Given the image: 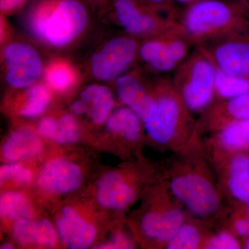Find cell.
I'll return each mask as SVG.
<instances>
[{"instance_id":"38","label":"cell","mask_w":249,"mask_h":249,"mask_svg":"<svg viewBox=\"0 0 249 249\" xmlns=\"http://www.w3.org/2000/svg\"><path fill=\"white\" fill-rule=\"evenodd\" d=\"M71 110L73 114L76 115H84L86 114V109H85L84 103L81 100L77 101L72 104Z\"/></svg>"},{"instance_id":"13","label":"cell","mask_w":249,"mask_h":249,"mask_svg":"<svg viewBox=\"0 0 249 249\" xmlns=\"http://www.w3.org/2000/svg\"><path fill=\"white\" fill-rule=\"evenodd\" d=\"M83 181L81 170L65 159H53L47 162L37 177L41 189L49 193L65 194L76 191Z\"/></svg>"},{"instance_id":"35","label":"cell","mask_w":249,"mask_h":249,"mask_svg":"<svg viewBox=\"0 0 249 249\" xmlns=\"http://www.w3.org/2000/svg\"><path fill=\"white\" fill-rule=\"evenodd\" d=\"M139 2L155 8L173 7L174 0H137ZM175 7V6H174Z\"/></svg>"},{"instance_id":"28","label":"cell","mask_w":249,"mask_h":249,"mask_svg":"<svg viewBox=\"0 0 249 249\" xmlns=\"http://www.w3.org/2000/svg\"><path fill=\"white\" fill-rule=\"evenodd\" d=\"M31 178V170L17 163L3 165L0 170L1 185L6 181H13L17 184L25 186L30 183Z\"/></svg>"},{"instance_id":"4","label":"cell","mask_w":249,"mask_h":249,"mask_svg":"<svg viewBox=\"0 0 249 249\" xmlns=\"http://www.w3.org/2000/svg\"><path fill=\"white\" fill-rule=\"evenodd\" d=\"M216 67L196 47L173 72L174 86L192 114H203L214 101Z\"/></svg>"},{"instance_id":"40","label":"cell","mask_w":249,"mask_h":249,"mask_svg":"<svg viewBox=\"0 0 249 249\" xmlns=\"http://www.w3.org/2000/svg\"><path fill=\"white\" fill-rule=\"evenodd\" d=\"M245 248L249 249V237H247L245 242Z\"/></svg>"},{"instance_id":"30","label":"cell","mask_w":249,"mask_h":249,"mask_svg":"<svg viewBox=\"0 0 249 249\" xmlns=\"http://www.w3.org/2000/svg\"><path fill=\"white\" fill-rule=\"evenodd\" d=\"M241 245L235 235L227 230L220 231L213 235H209L203 249H237Z\"/></svg>"},{"instance_id":"9","label":"cell","mask_w":249,"mask_h":249,"mask_svg":"<svg viewBox=\"0 0 249 249\" xmlns=\"http://www.w3.org/2000/svg\"><path fill=\"white\" fill-rule=\"evenodd\" d=\"M139 46L132 36L111 39L91 58L93 76L103 81L120 76L138 57Z\"/></svg>"},{"instance_id":"41","label":"cell","mask_w":249,"mask_h":249,"mask_svg":"<svg viewBox=\"0 0 249 249\" xmlns=\"http://www.w3.org/2000/svg\"><path fill=\"white\" fill-rule=\"evenodd\" d=\"M247 215L249 217V204L248 205V208L247 210Z\"/></svg>"},{"instance_id":"26","label":"cell","mask_w":249,"mask_h":249,"mask_svg":"<svg viewBox=\"0 0 249 249\" xmlns=\"http://www.w3.org/2000/svg\"><path fill=\"white\" fill-rule=\"evenodd\" d=\"M50 101V94L43 85L31 87L28 90L25 103L19 111L20 115L27 118H34L44 112Z\"/></svg>"},{"instance_id":"8","label":"cell","mask_w":249,"mask_h":249,"mask_svg":"<svg viewBox=\"0 0 249 249\" xmlns=\"http://www.w3.org/2000/svg\"><path fill=\"white\" fill-rule=\"evenodd\" d=\"M88 19L85 5L79 0H52L45 39L56 47L68 45L84 31Z\"/></svg>"},{"instance_id":"39","label":"cell","mask_w":249,"mask_h":249,"mask_svg":"<svg viewBox=\"0 0 249 249\" xmlns=\"http://www.w3.org/2000/svg\"><path fill=\"white\" fill-rule=\"evenodd\" d=\"M1 249H14V246L11 245V244H4L1 247Z\"/></svg>"},{"instance_id":"2","label":"cell","mask_w":249,"mask_h":249,"mask_svg":"<svg viewBox=\"0 0 249 249\" xmlns=\"http://www.w3.org/2000/svg\"><path fill=\"white\" fill-rule=\"evenodd\" d=\"M155 107L143 127L154 142L181 152L198 145L196 121L174 86L172 78H161L154 85Z\"/></svg>"},{"instance_id":"18","label":"cell","mask_w":249,"mask_h":249,"mask_svg":"<svg viewBox=\"0 0 249 249\" xmlns=\"http://www.w3.org/2000/svg\"><path fill=\"white\" fill-rule=\"evenodd\" d=\"M213 133L211 146L214 160L249 149V119L232 121Z\"/></svg>"},{"instance_id":"16","label":"cell","mask_w":249,"mask_h":249,"mask_svg":"<svg viewBox=\"0 0 249 249\" xmlns=\"http://www.w3.org/2000/svg\"><path fill=\"white\" fill-rule=\"evenodd\" d=\"M60 240L69 248L84 249L92 245L96 229L83 219L75 210L65 207L56 223Z\"/></svg>"},{"instance_id":"7","label":"cell","mask_w":249,"mask_h":249,"mask_svg":"<svg viewBox=\"0 0 249 249\" xmlns=\"http://www.w3.org/2000/svg\"><path fill=\"white\" fill-rule=\"evenodd\" d=\"M214 66L234 76L249 78V29L198 46Z\"/></svg>"},{"instance_id":"32","label":"cell","mask_w":249,"mask_h":249,"mask_svg":"<svg viewBox=\"0 0 249 249\" xmlns=\"http://www.w3.org/2000/svg\"><path fill=\"white\" fill-rule=\"evenodd\" d=\"M57 123L58 120H55L54 118L46 117L39 123L37 132L42 137L52 140L56 129Z\"/></svg>"},{"instance_id":"23","label":"cell","mask_w":249,"mask_h":249,"mask_svg":"<svg viewBox=\"0 0 249 249\" xmlns=\"http://www.w3.org/2000/svg\"><path fill=\"white\" fill-rule=\"evenodd\" d=\"M0 213L1 217L9 220L29 219L34 216V209L24 194L9 191L1 195L0 197Z\"/></svg>"},{"instance_id":"36","label":"cell","mask_w":249,"mask_h":249,"mask_svg":"<svg viewBox=\"0 0 249 249\" xmlns=\"http://www.w3.org/2000/svg\"><path fill=\"white\" fill-rule=\"evenodd\" d=\"M229 1L235 4L244 16L249 19V0H229Z\"/></svg>"},{"instance_id":"33","label":"cell","mask_w":249,"mask_h":249,"mask_svg":"<svg viewBox=\"0 0 249 249\" xmlns=\"http://www.w3.org/2000/svg\"><path fill=\"white\" fill-rule=\"evenodd\" d=\"M232 231L234 235L240 237H249V217H238L235 218L232 223Z\"/></svg>"},{"instance_id":"1","label":"cell","mask_w":249,"mask_h":249,"mask_svg":"<svg viewBox=\"0 0 249 249\" xmlns=\"http://www.w3.org/2000/svg\"><path fill=\"white\" fill-rule=\"evenodd\" d=\"M201 152L197 145L180 152L183 160L170 170L168 188L189 213L203 222L219 216L222 200Z\"/></svg>"},{"instance_id":"37","label":"cell","mask_w":249,"mask_h":249,"mask_svg":"<svg viewBox=\"0 0 249 249\" xmlns=\"http://www.w3.org/2000/svg\"><path fill=\"white\" fill-rule=\"evenodd\" d=\"M199 1H201V0H174L173 5L178 10L180 14L181 11H183L187 6L197 2Z\"/></svg>"},{"instance_id":"10","label":"cell","mask_w":249,"mask_h":249,"mask_svg":"<svg viewBox=\"0 0 249 249\" xmlns=\"http://www.w3.org/2000/svg\"><path fill=\"white\" fill-rule=\"evenodd\" d=\"M176 198L170 192L160 207L148 211L141 222L142 235L166 247L178 229L186 222V215Z\"/></svg>"},{"instance_id":"5","label":"cell","mask_w":249,"mask_h":249,"mask_svg":"<svg viewBox=\"0 0 249 249\" xmlns=\"http://www.w3.org/2000/svg\"><path fill=\"white\" fill-rule=\"evenodd\" d=\"M116 19L133 37H150L176 25L179 12L176 8H155L137 0H114Z\"/></svg>"},{"instance_id":"3","label":"cell","mask_w":249,"mask_h":249,"mask_svg":"<svg viewBox=\"0 0 249 249\" xmlns=\"http://www.w3.org/2000/svg\"><path fill=\"white\" fill-rule=\"evenodd\" d=\"M178 23L195 47L249 29V19L229 0H201L181 11Z\"/></svg>"},{"instance_id":"12","label":"cell","mask_w":249,"mask_h":249,"mask_svg":"<svg viewBox=\"0 0 249 249\" xmlns=\"http://www.w3.org/2000/svg\"><path fill=\"white\" fill-rule=\"evenodd\" d=\"M245 119H249V91L213 103L196 121V128L199 134L213 132L232 121Z\"/></svg>"},{"instance_id":"21","label":"cell","mask_w":249,"mask_h":249,"mask_svg":"<svg viewBox=\"0 0 249 249\" xmlns=\"http://www.w3.org/2000/svg\"><path fill=\"white\" fill-rule=\"evenodd\" d=\"M80 100L84 103L86 114L94 124H101L107 120L114 106L112 93L107 87L93 85L81 93Z\"/></svg>"},{"instance_id":"22","label":"cell","mask_w":249,"mask_h":249,"mask_svg":"<svg viewBox=\"0 0 249 249\" xmlns=\"http://www.w3.org/2000/svg\"><path fill=\"white\" fill-rule=\"evenodd\" d=\"M142 121L129 107L119 108L107 121V127L112 133L127 141L135 142L142 137Z\"/></svg>"},{"instance_id":"11","label":"cell","mask_w":249,"mask_h":249,"mask_svg":"<svg viewBox=\"0 0 249 249\" xmlns=\"http://www.w3.org/2000/svg\"><path fill=\"white\" fill-rule=\"evenodd\" d=\"M6 65V80L10 86L24 88L38 79L42 63L38 52L25 42H14L4 51Z\"/></svg>"},{"instance_id":"31","label":"cell","mask_w":249,"mask_h":249,"mask_svg":"<svg viewBox=\"0 0 249 249\" xmlns=\"http://www.w3.org/2000/svg\"><path fill=\"white\" fill-rule=\"evenodd\" d=\"M101 249H133L134 244L132 239L124 232H119L108 243L101 246Z\"/></svg>"},{"instance_id":"19","label":"cell","mask_w":249,"mask_h":249,"mask_svg":"<svg viewBox=\"0 0 249 249\" xmlns=\"http://www.w3.org/2000/svg\"><path fill=\"white\" fill-rule=\"evenodd\" d=\"M13 237L19 245L53 248L58 236L52 224L47 219L16 221L13 227Z\"/></svg>"},{"instance_id":"14","label":"cell","mask_w":249,"mask_h":249,"mask_svg":"<svg viewBox=\"0 0 249 249\" xmlns=\"http://www.w3.org/2000/svg\"><path fill=\"white\" fill-rule=\"evenodd\" d=\"M222 170L226 191L232 198L249 204V157L235 154L214 160Z\"/></svg>"},{"instance_id":"42","label":"cell","mask_w":249,"mask_h":249,"mask_svg":"<svg viewBox=\"0 0 249 249\" xmlns=\"http://www.w3.org/2000/svg\"><path fill=\"white\" fill-rule=\"evenodd\" d=\"M93 1H96V0H93Z\"/></svg>"},{"instance_id":"27","label":"cell","mask_w":249,"mask_h":249,"mask_svg":"<svg viewBox=\"0 0 249 249\" xmlns=\"http://www.w3.org/2000/svg\"><path fill=\"white\" fill-rule=\"evenodd\" d=\"M78 137V125L73 116L70 114H65L58 119L52 140L58 143H71L76 142Z\"/></svg>"},{"instance_id":"29","label":"cell","mask_w":249,"mask_h":249,"mask_svg":"<svg viewBox=\"0 0 249 249\" xmlns=\"http://www.w3.org/2000/svg\"><path fill=\"white\" fill-rule=\"evenodd\" d=\"M47 80L52 88L57 90L67 89L73 80V73L69 67L62 64L53 65L47 72Z\"/></svg>"},{"instance_id":"25","label":"cell","mask_w":249,"mask_h":249,"mask_svg":"<svg viewBox=\"0 0 249 249\" xmlns=\"http://www.w3.org/2000/svg\"><path fill=\"white\" fill-rule=\"evenodd\" d=\"M197 222H186L166 245L169 249H203L209 234Z\"/></svg>"},{"instance_id":"24","label":"cell","mask_w":249,"mask_h":249,"mask_svg":"<svg viewBox=\"0 0 249 249\" xmlns=\"http://www.w3.org/2000/svg\"><path fill=\"white\" fill-rule=\"evenodd\" d=\"M215 67L214 102L231 99L249 91V78L229 74Z\"/></svg>"},{"instance_id":"34","label":"cell","mask_w":249,"mask_h":249,"mask_svg":"<svg viewBox=\"0 0 249 249\" xmlns=\"http://www.w3.org/2000/svg\"><path fill=\"white\" fill-rule=\"evenodd\" d=\"M26 1L27 0H0L1 12H12L21 7Z\"/></svg>"},{"instance_id":"20","label":"cell","mask_w":249,"mask_h":249,"mask_svg":"<svg viewBox=\"0 0 249 249\" xmlns=\"http://www.w3.org/2000/svg\"><path fill=\"white\" fill-rule=\"evenodd\" d=\"M42 147V142L35 132L28 129H18L4 142L3 157L10 163L29 160L38 155Z\"/></svg>"},{"instance_id":"15","label":"cell","mask_w":249,"mask_h":249,"mask_svg":"<svg viewBox=\"0 0 249 249\" xmlns=\"http://www.w3.org/2000/svg\"><path fill=\"white\" fill-rule=\"evenodd\" d=\"M116 91L121 101L140 118L142 124L148 119L155 107L153 90L149 89L137 75H124L118 78Z\"/></svg>"},{"instance_id":"17","label":"cell","mask_w":249,"mask_h":249,"mask_svg":"<svg viewBox=\"0 0 249 249\" xmlns=\"http://www.w3.org/2000/svg\"><path fill=\"white\" fill-rule=\"evenodd\" d=\"M137 198V191L117 172H110L99 180L97 199L101 206L108 209L124 211Z\"/></svg>"},{"instance_id":"6","label":"cell","mask_w":249,"mask_h":249,"mask_svg":"<svg viewBox=\"0 0 249 249\" xmlns=\"http://www.w3.org/2000/svg\"><path fill=\"white\" fill-rule=\"evenodd\" d=\"M195 47L178 22L161 34L147 37L139 46L138 57L152 71L165 74L173 73Z\"/></svg>"}]
</instances>
